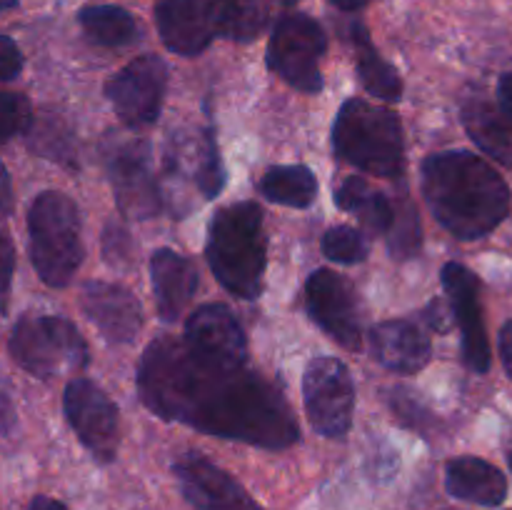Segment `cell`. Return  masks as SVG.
<instances>
[{
  "mask_svg": "<svg viewBox=\"0 0 512 510\" xmlns=\"http://www.w3.org/2000/svg\"><path fill=\"white\" fill-rule=\"evenodd\" d=\"M28 510H68L60 500L48 498V495H35L33 503H30Z\"/></svg>",
  "mask_w": 512,
  "mask_h": 510,
  "instance_id": "obj_40",
  "label": "cell"
},
{
  "mask_svg": "<svg viewBox=\"0 0 512 510\" xmlns=\"http://www.w3.org/2000/svg\"><path fill=\"white\" fill-rule=\"evenodd\" d=\"M138 393L158 418L265 450L293 448L298 420L283 390L248 363L228 365L193 353L183 340L158 338L138 363Z\"/></svg>",
  "mask_w": 512,
  "mask_h": 510,
  "instance_id": "obj_1",
  "label": "cell"
},
{
  "mask_svg": "<svg viewBox=\"0 0 512 510\" xmlns=\"http://www.w3.org/2000/svg\"><path fill=\"white\" fill-rule=\"evenodd\" d=\"M150 275L160 320L178 323L198 290V270L193 260L170 248H160L150 258Z\"/></svg>",
  "mask_w": 512,
  "mask_h": 510,
  "instance_id": "obj_19",
  "label": "cell"
},
{
  "mask_svg": "<svg viewBox=\"0 0 512 510\" xmlns=\"http://www.w3.org/2000/svg\"><path fill=\"white\" fill-rule=\"evenodd\" d=\"M498 98H500V108H503L505 118H508L510 125H512V73L503 75V78H500Z\"/></svg>",
  "mask_w": 512,
  "mask_h": 510,
  "instance_id": "obj_39",
  "label": "cell"
},
{
  "mask_svg": "<svg viewBox=\"0 0 512 510\" xmlns=\"http://www.w3.org/2000/svg\"><path fill=\"white\" fill-rule=\"evenodd\" d=\"M325 45L328 40L318 20L303 13L283 15L270 35L268 68L303 93H320V60L325 55Z\"/></svg>",
  "mask_w": 512,
  "mask_h": 510,
  "instance_id": "obj_7",
  "label": "cell"
},
{
  "mask_svg": "<svg viewBox=\"0 0 512 510\" xmlns=\"http://www.w3.org/2000/svg\"><path fill=\"white\" fill-rule=\"evenodd\" d=\"M320 245H323L325 258L335 260V263L353 265L368 258V240L360 230L350 228V225H335V228L325 230Z\"/></svg>",
  "mask_w": 512,
  "mask_h": 510,
  "instance_id": "obj_30",
  "label": "cell"
},
{
  "mask_svg": "<svg viewBox=\"0 0 512 510\" xmlns=\"http://www.w3.org/2000/svg\"><path fill=\"white\" fill-rule=\"evenodd\" d=\"M333 3L338 5L340 10H348V13H353V10L365 8V5H368L370 0H333Z\"/></svg>",
  "mask_w": 512,
  "mask_h": 510,
  "instance_id": "obj_42",
  "label": "cell"
},
{
  "mask_svg": "<svg viewBox=\"0 0 512 510\" xmlns=\"http://www.w3.org/2000/svg\"><path fill=\"white\" fill-rule=\"evenodd\" d=\"M423 195L435 220L460 240H480L510 215V188L503 175L468 150L425 158Z\"/></svg>",
  "mask_w": 512,
  "mask_h": 510,
  "instance_id": "obj_2",
  "label": "cell"
},
{
  "mask_svg": "<svg viewBox=\"0 0 512 510\" xmlns=\"http://www.w3.org/2000/svg\"><path fill=\"white\" fill-rule=\"evenodd\" d=\"M83 33L103 48H123L140 38V25L120 5H88L78 13Z\"/></svg>",
  "mask_w": 512,
  "mask_h": 510,
  "instance_id": "obj_24",
  "label": "cell"
},
{
  "mask_svg": "<svg viewBox=\"0 0 512 510\" xmlns=\"http://www.w3.org/2000/svg\"><path fill=\"white\" fill-rule=\"evenodd\" d=\"M13 213V185L5 165L0 163V218H8Z\"/></svg>",
  "mask_w": 512,
  "mask_h": 510,
  "instance_id": "obj_37",
  "label": "cell"
},
{
  "mask_svg": "<svg viewBox=\"0 0 512 510\" xmlns=\"http://www.w3.org/2000/svg\"><path fill=\"white\" fill-rule=\"evenodd\" d=\"M23 70V53L13 38L0 35V83H10Z\"/></svg>",
  "mask_w": 512,
  "mask_h": 510,
  "instance_id": "obj_34",
  "label": "cell"
},
{
  "mask_svg": "<svg viewBox=\"0 0 512 510\" xmlns=\"http://www.w3.org/2000/svg\"><path fill=\"white\" fill-rule=\"evenodd\" d=\"M425 318H428V323L433 325L435 330H440V333H445V330H448V323L443 320V305H440V303L430 305V310H428V315H425Z\"/></svg>",
  "mask_w": 512,
  "mask_h": 510,
  "instance_id": "obj_41",
  "label": "cell"
},
{
  "mask_svg": "<svg viewBox=\"0 0 512 510\" xmlns=\"http://www.w3.org/2000/svg\"><path fill=\"white\" fill-rule=\"evenodd\" d=\"M205 255L213 275L228 293L245 300L260 298L268 263L263 208L253 200L220 208L210 220Z\"/></svg>",
  "mask_w": 512,
  "mask_h": 510,
  "instance_id": "obj_3",
  "label": "cell"
},
{
  "mask_svg": "<svg viewBox=\"0 0 512 510\" xmlns=\"http://www.w3.org/2000/svg\"><path fill=\"white\" fill-rule=\"evenodd\" d=\"M33 120L30 100L20 93H0V145L25 133Z\"/></svg>",
  "mask_w": 512,
  "mask_h": 510,
  "instance_id": "obj_31",
  "label": "cell"
},
{
  "mask_svg": "<svg viewBox=\"0 0 512 510\" xmlns=\"http://www.w3.org/2000/svg\"><path fill=\"white\" fill-rule=\"evenodd\" d=\"M183 498L195 510H263L248 490L200 453H183L173 463Z\"/></svg>",
  "mask_w": 512,
  "mask_h": 510,
  "instance_id": "obj_13",
  "label": "cell"
},
{
  "mask_svg": "<svg viewBox=\"0 0 512 510\" xmlns=\"http://www.w3.org/2000/svg\"><path fill=\"white\" fill-rule=\"evenodd\" d=\"M500 358H503V368L512 380V320L500 328Z\"/></svg>",
  "mask_w": 512,
  "mask_h": 510,
  "instance_id": "obj_38",
  "label": "cell"
},
{
  "mask_svg": "<svg viewBox=\"0 0 512 510\" xmlns=\"http://www.w3.org/2000/svg\"><path fill=\"white\" fill-rule=\"evenodd\" d=\"M390 253L393 258H413L420 253V245H423V230H420V218L418 208H415L410 200H405L403 205H395L393 208V223H390Z\"/></svg>",
  "mask_w": 512,
  "mask_h": 510,
  "instance_id": "obj_29",
  "label": "cell"
},
{
  "mask_svg": "<svg viewBox=\"0 0 512 510\" xmlns=\"http://www.w3.org/2000/svg\"><path fill=\"white\" fill-rule=\"evenodd\" d=\"M373 355L393 373L413 375L430 363L433 345L413 320H383L370 330Z\"/></svg>",
  "mask_w": 512,
  "mask_h": 510,
  "instance_id": "obj_20",
  "label": "cell"
},
{
  "mask_svg": "<svg viewBox=\"0 0 512 510\" xmlns=\"http://www.w3.org/2000/svg\"><path fill=\"white\" fill-rule=\"evenodd\" d=\"M353 45H355V63H358V75L363 88L370 95L383 100H400L403 98V80L398 70L383 60V55L375 50L368 30L360 23L353 25Z\"/></svg>",
  "mask_w": 512,
  "mask_h": 510,
  "instance_id": "obj_23",
  "label": "cell"
},
{
  "mask_svg": "<svg viewBox=\"0 0 512 510\" xmlns=\"http://www.w3.org/2000/svg\"><path fill=\"white\" fill-rule=\"evenodd\" d=\"M445 488L453 498L483 508H498L508 498V480L503 470L475 455H463L445 465Z\"/></svg>",
  "mask_w": 512,
  "mask_h": 510,
  "instance_id": "obj_21",
  "label": "cell"
},
{
  "mask_svg": "<svg viewBox=\"0 0 512 510\" xmlns=\"http://www.w3.org/2000/svg\"><path fill=\"white\" fill-rule=\"evenodd\" d=\"M258 193L270 203L308 208L318 195V178L305 165H275L258 180Z\"/></svg>",
  "mask_w": 512,
  "mask_h": 510,
  "instance_id": "obj_25",
  "label": "cell"
},
{
  "mask_svg": "<svg viewBox=\"0 0 512 510\" xmlns=\"http://www.w3.org/2000/svg\"><path fill=\"white\" fill-rule=\"evenodd\" d=\"M15 5H18V0H0V13H3V10L15 8Z\"/></svg>",
  "mask_w": 512,
  "mask_h": 510,
  "instance_id": "obj_43",
  "label": "cell"
},
{
  "mask_svg": "<svg viewBox=\"0 0 512 510\" xmlns=\"http://www.w3.org/2000/svg\"><path fill=\"white\" fill-rule=\"evenodd\" d=\"M333 148L340 160L378 178H400L405 170V140L400 118L388 108L350 98L333 123Z\"/></svg>",
  "mask_w": 512,
  "mask_h": 510,
  "instance_id": "obj_4",
  "label": "cell"
},
{
  "mask_svg": "<svg viewBox=\"0 0 512 510\" xmlns=\"http://www.w3.org/2000/svg\"><path fill=\"white\" fill-rule=\"evenodd\" d=\"M165 178L168 188H163V198L180 180L193 183L203 198L220 195V190L225 188V168L213 130L205 128L193 135H173L165 153Z\"/></svg>",
  "mask_w": 512,
  "mask_h": 510,
  "instance_id": "obj_15",
  "label": "cell"
},
{
  "mask_svg": "<svg viewBox=\"0 0 512 510\" xmlns=\"http://www.w3.org/2000/svg\"><path fill=\"white\" fill-rule=\"evenodd\" d=\"M303 403L310 425L320 435L343 440L350 433L355 410V385L348 365L328 355L310 360L303 375Z\"/></svg>",
  "mask_w": 512,
  "mask_h": 510,
  "instance_id": "obj_8",
  "label": "cell"
},
{
  "mask_svg": "<svg viewBox=\"0 0 512 510\" xmlns=\"http://www.w3.org/2000/svg\"><path fill=\"white\" fill-rule=\"evenodd\" d=\"M193 353L228 365L248 363V338L228 305L205 303L185 323V338Z\"/></svg>",
  "mask_w": 512,
  "mask_h": 510,
  "instance_id": "obj_17",
  "label": "cell"
},
{
  "mask_svg": "<svg viewBox=\"0 0 512 510\" xmlns=\"http://www.w3.org/2000/svg\"><path fill=\"white\" fill-rule=\"evenodd\" d=\"M390 408H393L395 418H398L400 423L408 425V428L413 430H425V423L430 420L428 410L420 408L418 400L403 388H395L393 393H390Z\"/></svg>",
  "mask_w": 512,
  "mask_h": 510,
  "instance_id": "obj_32",
  "label": "cell"
},
{
  "mask_svg": "<svg viewBox=\"0 0 512 510\" xmlns=\"http://www.w3.org/2000/svg\"><path fill=\"white\" fill-rule=\"evenodd\" d=\"M463 125L483 153L512 168V125L503 110L480 95H468L463 103Z\"/></svg>",
  "mask_w": 512,
  "mask_h": 510,
  "instance_id": "obj_22",
  "label": "cell"
},
{
  "mask_svg": "<svg viewBox=\"0 0 512 510\" xmlns=\"http://www.w3.org/2000/svg\"><path fill=\"white\" fill-rule=\"evenodd\" d=\"M85 318L110 345H128L143 330V305L128 288L105 280H90L80 293Z\"/></svg>",
  "mask_w": 512,
  "mask_h": 510,
  "instance_id": "obj_16",
  "label": "cell"
},
{
  "mask_svg": "<svg viewBox=\"0 0 512 510\" xmlns=\"http://www.w3.org/2000/svg\"><path fill=\"white\" fill-rule=\"evenodd\" d=\"M443 288L450 298L453 318L463 335V360L475 373L490 370V343L483 323L480 305V280L470 268L460 263H448L443 268Z\"/></svg>",
  "mask_w": 512,
  "mask_h": 510,
  "instance_id": "obj_14",
  "label": "cell"
},
{
  "mask_svg": "<svg viewBox=\"0 0 512 510\" xmlns=\"http://www.w3.org/2000/svg\"><path fill=\"white\" fill-rule=\"evenodd\" d=\"M218 35L230 40H253L263 30L265 13L258 0H213Z\"/></svg>",
  "mask_w": 512,
  "mask_h": 510,
  "instance_id": "obj_28",
  "label": "cell"
},
{
  "mask_svg": "<svg viewBox=\"0 0 512 510\" xmlns=\"http://www.w3.org/2000/svg\"><path fill=\"white\" fill-rule=\"evenodd\" d=\"M168 88V65L158 55H140L105 85L110 105L128 128H150L163 108Z\"/></svg>",
  "mask_w": 512,
  "mask_h": 510,
  "instance_id": "obj_11",
  "label": "cell"
},
{
  "mask_svg": "<svg viewBox=\"0 0 512 510\" xmlns=\"http://www.w3.org/2000/svg\"><path fill=\"white\" fill-rule=\"evenodd\" d=\"M105 168L123 215L148 220L163 210V190L155 178L150 148L145 140H113L105 150Z\"/></svg>",
  "mask_w": 512,
  "mask_h": 510,
  "instance_id": "obj_9",
  "label": "cell"
},
{
  "mask_svg": "<svg viewBox=\"0 0 512 510\" xmlns=\"http://www.w3.org/2000/svg\"><path fill=\"white\" fill-rule=\"evenodd\" d=\"M103 250L105 255H108V260L113 263H120V260H128L130 258V235L125 233L123 228H118V225H108V230H105L103 235Z\"/></svg>",
  "mask_w": 512,
  "mask_h": 510,
  "instance_id": "obj_35",
  "label": "cell"
},
{
  "mask_svg": "<svg viewBox=\"0 0 512 510\" xmlns=\"http://www.w3.org/2000/svg\"><path fill=\"white\" fill-rule=\"evenodd\" d=\"M13 273H15L13 240H10V235L0 228V315H8Z\"/></svg>",
  "mask_w": 512,
  "mask_h": 510,
  "instance_id": "obj_33",
  "label": "cell"
},
{
  "mask_svg": "<svg viewBox=\"0 0 512 510\" xmlns=\"http://www.w3.org/2000/svg\"><path fill=\"white\" fill-rule=\"evenodd\" d=\"M30 260L50 288H65L83 263L78 205L58 190H45L28 210Z\"/></svg>",
  "mask_w": 512,
  "mask_h": 510,
  "instance_id": "obj_5",
  "label": "cell"
},
{
  "mask_svg": "<svg viewBox=\"0 0 512 510\" xmlns=\"http://www.w3.org/2000/svg\"><path fill=\"white\" fill-rule=\"evenodd\" d=\"M305 308L313 323L328 333L340 348L360 350L363 328H360V305L353 285L343 275L328 268L315 270L305 283Z\"/></svg>",
  "mask_w": 512,
  "mask_h": 510,
  "instance_id": "obj_12",
  "label": "cell"
},
{
  "mask_svg": "<svg viewBox=\"0 0 512 510\" xmlns=\"http://www.w3.org/2000/svg\"><path fill=\"white\" fill-rule=\"evenodd\" d=\"M510 468H512V453H510Z\"/></svg>",
  "mask_w": 512,
  "mask_h": 510,
  "instance_id": "obj_45",
  "label": "cell"
},
{
  "mask_svg": "<svg viewBox=\"0 0 512 510\" xmlns=\"http://www.w3.org/2000/svg\"><path fill=\"white\" fill-rule=\"evenodd\" d=\"M28 148L43 158L58 160L65 168H75V143L68 125L55 115L30 120L28 125Z\"/></svg>",
  "mask_w": 512,
  "mask_h": 510,
  "instance_id": "obj_27",
  "label": "cell"
},
{
  "mask_svg": "<svg viewBox=\"0 0 512 510\" xmlns=\"http://www.w3.org/2000/svg\"><path fill=\"white\" fill-rule=\"evenodd\" d=\"M8 350L15 363L35 378L80 373L90 363L83 335L63 315H20L10 333Z\"/></svg>",
  "mask_w": 512,
  "mask_h": 510,
  "instance_id": "obj_6",
  "label": "cell"
},
{
  "mask_svg": "<svg viewBox=\"0 0 512 510\" xmlns=\"http://www.w3.org/2000/svg\"><path fill=\"white\" fill-rule=\"evenodd\" d=\"M65 418L70 428L98 463H113L120 445L118 408L100 385L88 378H73L63 395Z\"/></svg>",
  "mask_w": 512,
  "mask_h": 510,
  "instance_id": "obj_10",
  "label": "cell"
},
{
  "mask_svg": "<svg viewBox=\"0 0 512 510\" xmlns=\"http://www.w3.org/2000/svg\"><path fill=\"white\" fill-rule=\"evenodd\" d=\"M15 425H18V418H15L13 398L8 390H0V438H10L15 433Z\"/></svg>",
  "mask_w": 512,
  "mask_h": 510,
  "instance_id": "obj_36",
  "label": "cell"
},
{
  "mask_svg": "<svg viewBox=\"0 0 512 510\" xmlns=\"http://www.w3.org/2000/svg\"><path fill=\"white\" fill-rule=\"evenodd\" d=\"M335 205L345 213H358L365 228L375 235H385L393 223V203L358 175L348 178L335 190Z\"/></svg>",
  "mask_w": 512,
  "mask_h": 510,
  "instance_id": "obj_26",
  "label": "cell"
},
{
  "mask_svg": "<svg viewBox=\"0 0 512 510\" xmlns=\"http://www.w3.org/2000/svg\"><path fill=\"white\" fill-rule=\"evenodd\" d=\"M278 3L280 5H295V3H298V0H278Z\"/></svg>",
  "mask_w": 512,
  "mask_h": 510,
  "instance_id": "obj_44",
  "label": "cell"
},
{
  "mask_svg": "<svg viewBox=\"0 0 512 510\" xmlns=\"http://www.w3.org/2000/svg\"><path fill=\"white\" fill-rule=\"evenodd\" d=\"M155 23L165 48L193 58L218 35L213 0H163L155 8Z\"/></svg>",
  "mask_w": 512,
  "mask_h": 510,
  "instance_id": "obj_18",
  "label": "cell"
}]
</instances>
